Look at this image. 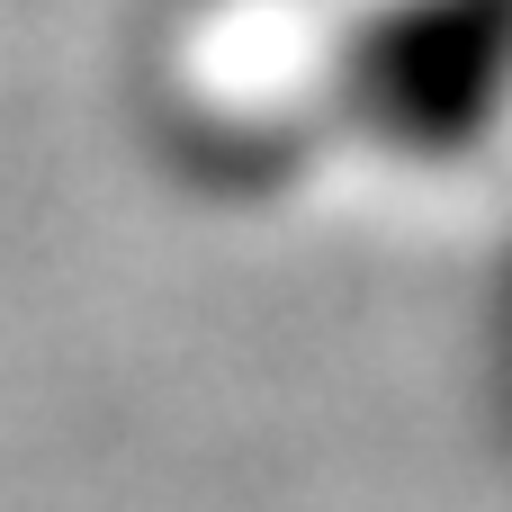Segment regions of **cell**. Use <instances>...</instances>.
Listing matches in <instances>:
<instances>
[{
    "label": "cell",
    "instance_id": "1",
    "mask_svg": "<svg viewBox=\"0 0 512 512\" xmlns=\"http://www.w3.org/2000/svg\"><path fill=\"white\" fill-rule=\"evenodd\" d=\"M495 63V0H378L333 54V108L378 153L450 162L495 117Z\"/></svg>",
    "mask_w": 512,
    "mask_h": 512
}]
</instances>
